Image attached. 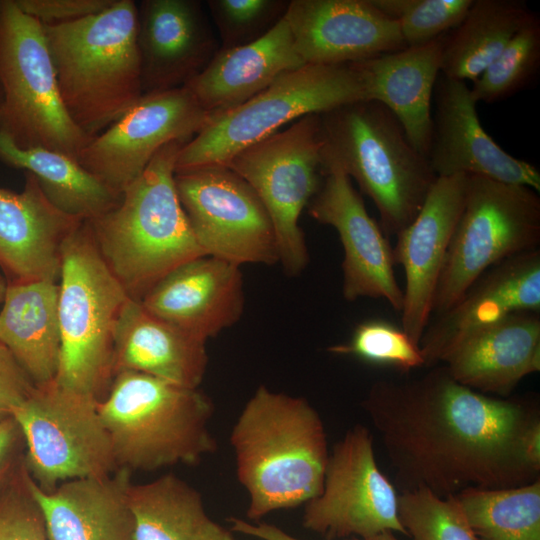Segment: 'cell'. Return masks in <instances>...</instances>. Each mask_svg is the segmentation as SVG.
<instances>
[{
    "label": "cell",
    "mask_w": 540,
    "mask_h": 540,
    "mask_svg": "<svg viewBox=\"0 0 540 540\" xmlns=\"http://www.w3.org/2000/svg\"><path fill=\"white\" fill-rule=\"evenodd\" d=\"M363 408L401 492L425 489L449 497L468 488L521 486L539 477L521 449L538 408L472 390L445 366L411 381H376Z\"/></svg>",
    "instance_id": "1"
},
{
    "label": "cell",
    "mask_w": 540,
    "mask_h": 540,
    "mask_svg": "<svg viewBox=\"0 0 540 540\" xmlns=\"http://www.w3.org/2000/svg\"><path fill=\"white\" fill-rule=\"evenodd\" d=\"M236 475L249 503L247 520L305 505L322 490L329 457L316 409L302 397L261 385L230 434Z\"/></svg>",
    "instance_id": "2"
},
{
    "label": "cell",
    "mask_w": 540,
    "mask_h": 540,
    "mask_svg": "<svg viewBox=\"0 0 540 540\" xmlns=\"http://www.w3.org/2000/svg\"><path fill=\"white\" fill-rule=\"evenodd\" d=\"M186 143L162 147L118 204L88 221L101 256L131 299L140 301L176 267L206 256L175 186L176 161Z\"/></svg>",
    "instance_id": "3"
},
{
    "label": "cell",
    "mask_w": 540,
    "mask_h": 540,
    "mask_svg": "<svg viewBox=\"0 0 540 540\" xmlns=\"http://www.w3.org/2000/svg\"><path fill=\"white\" fill-rule=\"evenodd\" d=\"M42 26L63 105L94 138L143 95L137 3L114 0L98 14Z\"/></svg>",
    "instance_id": "4"
},
{
    "label": "cell",
    "mask_w": 540,
    "mask_h": 540,
    "mask_svg": "<svg viewBox=\"0 0 540 540\" xmlns=\"http://www.w3.org/2000/svg\"><path fill=\"white\" fill-rule=\"evenodd\" d=\"M322 169L336 166L373 201L386 236L417 216L437 179L429 160L381 103L359 101L320 114Z\"/></svg>",
    "instance_id": "5"
},
{
    "label": "cell",
    "mask_w": 540,
    "mask_h": 540,
    "mask_svg": "<svg viewBox=\"0 0 540 540\" xmlns=\"http://www.w3.org/2000/svg\"><path fill=\"white\" fill-rule=\"evenodd\" d=\"M213 410L211 399L198 388L134 371L115 374L98 402L117 469L128 471L194 465L213 453Z\"/></svg>",
    "instance_id": "6"
},
{
    "label": "cell",
    "mask_w": 540,
    "mask_h": 540,
    "mask_svg": "<svg viewBox=\"0 0 540 540\" xmlns=\"http://www.w3.org/2000/svg\"><path fill=\"white\" fill-rule=\"evenodd\" d=\"M60 261L61 350L54 381L100 401L114 377V329L129 296L101 256L88 221L65 239Z\"/></svg>",
    "instance_id": "7"
},
{
    "label": "cell",
    "mask_w": 540,
    "mask_h": 540,
    "mask_svg": "<svg viewBox=\"0 0 540 540\" xmlns=\"http://www.w3.org/2000/svg\"><path fill=\"white\" fill-rule=\"evenodd\" d=\"M359 101H366V91L353 64H306L282 74L246 102L211 115L181 148L175 172L225 165L239 151L294 120Z\"/></svg>",
    "instance_id": "8"
},
{
    "label": "cell",
    "mask_w": 540,
    "mask_h": 540,
    "mask_svg": "<svg viewBox=\"0 0 540 540\" xmlns=\"http://www.w3.org/2000/svg\"><path fill=\"white\" fill-rule=\"evenodd\" d=\"M0 86V130L20 148H46L78 160L93 138L63 105L42 24L15 0H0Z\"/></svg>",
    "instance_id": "9"
},
{
    "label": "cell",
    "mask_w": 540,
    "mask_h": 540,
    "mask_svg": "<svg viewBox=\"0 0 540 540\" xmlns=\"http://www.w3.org/2000/svg\"><path fill=\"white\" fill-rule=\"evenodd\" d=\"M539 243L537 191L467 175L464 207L446 253L432 315L450 309L489 268L537 249Z\"/></svg>",
    "instance_id": "10"
},
{
    "label": "cell",
    "mask_w": 540,
    "mask_h": 540,
    "mask_svg": "<svg viewBox=\"0 0 540 540\" xmlns=\"http://www.w3.org/2000/svg\"><path fill=\"white\" fill-rule=\"evenodd\" d=\"M321 149L320 114H309L244 148L225 164L263 203L274 227L279 262L292 276L309 261L299 218L322 182Z\"/></svg>",
    "instance_id": "11"
},
{
    "label": "cell",
    "mask_w": 540,
    "mask_h": 540,
    "mask_svg": "<svg viewBox=\"0 0 540 540\" xmlns=\"http://www.w3.org/2000/svg\"><path fill=\"white\" fill-rule=\"evenodd\" d=\"M95 397L52 381L35 386L13 412L24 440V464L44 491L117 470Z\"/></svg>",
    "instance_id": "12"
},
{
    "label": "cell",
    "mask_w": 540,
    "mask_h": 540,
    "mask_svg": "<svg viewBox=\"0 0 540 540\" xmlns=\"http://www.w3.org/2000/svg\"><path fill=\"white\" fill-rule=\"evenodd\" d=\"M178 198L206 256L235 265L279 262L271 218L251 186L225 165L175 172Z\"/></svg>",
    "instance_id": "13"
},
{
    "label": "cell",
    "mask_w": 540,
    "mask_h": 540,
    "mask_svg": "<svg viewBox=\"0 0 540 540\" xmlns=\"http://www.w3.org/2000/svg\"><path fill=\"white\" fill-rule=\"evenodd\" d=\"M302 524L326 540L386 531L407 535L398 517V494L378 467L365 426L348 430L329 452L322 490L304 505Z\"/></svg>",
    "instance_id": "14"
},
{
    "label": "cell",
    "mask_w": 540,
    "mask_h": 540,
    "mask_svg": "<svg viewBox=\"0 0 540 540\" xmlns=\"http://www.w3.org/2000/svg\"><path fill=\"white\" fill-rule=\"evenodd\" d=\"M210 117L185 86L145 93L88 143L78 162L121 194L162 147L173 141L188 142Z\"/></svg>",
    "instance_id": "15"
},
{
    "label": "cell",
    "mask_w": 540,
    "mask_h": 540,
    "mask_svg": "<svg viewBox=\"0 0 540 540\" xmlns=\"http://www.w3.org/2000/svg\"><path fill=\"white\" fill-rule=\"evenodd\" d=\"M322 173L324 180L306 209L314 220L333 227L339 235L344 250L343 297L350 302L363 297L382 298L401 312L403 290L396 280L387 236L341 169L328 166Z\"/></svg>",
    "instance_id": "16"
},
{
    "label": "cell",
    "mask_w": 540,
    "mask_h": 540,
    "mask_svg": "<svg viewBox=\"0 0 540 540\" xmlns=\"http://www.w3.org/2000/svg\"><path fill=\"white\" fill-rule=\"evenodd\" d=\"M466 178L437 177L419 213L396 235L392 247L394 264L405 274L401 328L417 345L432 317L439 277L464 207Z\"/></svg>",
    "instance_id": "17"
},
{
    "label": "cell",
    "mask_w": 540,
    "mask_h": 540,
    "mask_svg": "<svg viewBox=\"0 0 540 540\" xmlns=\"http://www.w3.org/2000/svg\"><path fill=\"white\" fill-rule=\"evenodd\" d=\"M304 64L343 65L406 47L372 0H292L284 14Z\"/></svg>",
    "instance_id": "18"
},
{
    "label": "cell",
    "mask_w": 540,
    "mask_h": 540,
    "mask_svg": "<svg viewBox=\"0 0 540 540\" xmlns=\"http://www.w3.org/2000/svg\"><path fill=\"white\" fill-rule=\"evenodd\" d=\"M522 311L540 312L539 248L489 268L428 324L419 343L424 366L443 363L470 336Z\"/></svg>",
    "instance_id": "19"
},
{
    "label": "cell",
    "mask_w": 540,
    "mask_h": 540,
    "mask_svg": "<svg viewBox=\"0 0 540 540\" xmlns=\"http://www.w3.org/2000/svg\"><path fill=\"white\" fill-rule=\"evenodd\" d=\"M428 153L437 177L479 175L540 191V172L506 152L483 128L466 82L442 77L437 84Z\"/></svg>",
    "instance_id": "20"
},
{
    "label": "cell",
    "mask_w": 540,
    "mask_h": 540,
    "mask_svg": "<svg viewBox=\"0 0 540 540\" xmlns=\"http://www.w3.org/2000/svg\"><path fill=\"white\" fill-rule=\"evenodd\" d=\"M137 45L143 94L185 86L218 51L201 4L195 0L140 1Z\"/></svg>",
    "instance_id": "21"
},
{
    "label": "cell",
    "mask_w": 540,
    "mask_h": 540,
    "mask_svg": "<svg viewBox=\"0 0 540 540\" xmlns=\"http://www.w3.org/2000/svg\"><path fill=\"white\" fill-rule=\"evenodd\" d=\"M140 303L152 315L206 342L242 315L240 266L212 256L192 259L164 276Z\"/></svg>",
    "instance_id": "22"
},
{
    "label": "cell",
    "mask_w": 540,
    "mask_h": 540,
    "mask_svg": "<svg viewBox=\"0 0 540 540\" xmlns=\"http://www.w3.org/2000/svg\"><path fill=\"white\" fill-rule=\"evenodd\" d=\"M82 222L53 206L31 173L20 193L0 187V268L7 282L57 281L62 245Z\"/></svg>",
    "instance_id": "23"
},
{
    "label": "cell",
    "mask_w": 540,
    "mask_h": 540,
    "mask_svg": "<svg viewBox=\"0 0 540 540\" xmlns=\"http://www.w3.org/2000/svg\"><path fill=\"white\" fill-rule=\"evenodd\" d=\"M444 42L441 36L423 45L351 63L363 80L366 101L384 105L400 122L413 147L426 157L433 133L432 96L441 72Z\"/></svg>",
    "instance_id": "24"
},
{
    "label": "cell",
    "mask_w": 540,
    "mask_h": 540,
    "mask_svg": "<svg viewBox=\"0 0 540 540\" xmlns=\"http://www.w3.org/2000/svg\"><path fill=\"white\" fill-rule=\"evenodd\" d=\"M458 383L500 398L540 371V312L508 315L463 341L443 362Z\"/></svg>",
    "instance_id": "25"
},
{
    "label": "cell",
    "mask_w": 540,
    "mask_h": 540,
    "mask_svg": "<svg viewBox=\"0 0 540 540\" xmlns=\"http://www.w3.org/2000/svg\"><path fill=\"white\" fill-rule=\"evenodd\" d=\"M130 471L65 481L42 490L28 473V485L46 524L49 540H134L127 499Z\"/></svg>",
    "instance_id": "26"
},
{
    "label": "cell",
    "mask_w": 540,
    "mask_h": 540,
    "mask_svg": "<svg viewBox=\"0 0 540 540\" xmlns=\"http://www.w3.org/2000/svg\"><path fill=\"white\" fill-rule=\"evenodd\" d=\"M304 65L283 16L256 40L218 50L185 87L205 111L214 115L246 102L282 74Z\"/></svg>",
    "instance_id": "27"
},
{
    "label": "cell",
    "mask_w": 540,
    "mask_h": 540,
    "mask_svg": "<svg viewBox=\"0 0 540 540\" xmlns=\"http://www.w3.org/2000/svg\"><path fill=\"white\" fill-rule=\"evenodd\" d=\"M206 342L128 298L114 329L113 373L134 371L197 389L207 370Z\"/></svg>",
    "instance_id": "28"
},
{
    "label": "cell",
    "mask_w": 540,
    "mask_h": 540,
    "mask_svg": "<svg viewBox=\"0 0 540 540\" xmlns=\"http://www.w3.org/2000/svg\"><path fill=\"white\" fill-rule=\"evenodd\" d=\"M59 285L40 279L7 282L0 310V343L35 386L55 380L60 358Z\"/></svg>",
    "instance_id": "29"
},
{
    "label": "cell",
    "mask_w": 540,
    "mask_h": 540,
    "mask_svg": "<svg viewBox=\"0 0 540 540\" xmlns=\"http://www.w3.org/2000/svg\"><path fill=\"white\" fill-rule=\"evenodd\" d=\"M134 540H236L206 512L201 494L175 474L127 488Z\"/></svg>",
    "instance_id": "30"
},
{
    "label": "cell",
    "mask_w": 540,
    "mask_h": 540,
    "mask_svg": "<svg viewBox=\"0 0 540 540\" xmlns=\"http://www.w3.org/2000/svg\"><path fill=\"white\" fill-rule=\"evenodd\" d=\"M0 160L33 174L53 206L82 221L104 214L121 198V194L88 172L77 159L41 147L20 148L2 130Z\"/></svg>",
    "instance_id": "31"
},
{
    "label": "cell",
    "mask_w": 540,
    "mask_h": 540,
    "mask_svg": "<svg viewBox=\"0 0 540 540\" xmlns=\"http://www.w3.org/2000/svg\"><path fill=\"white\" fill-rule=\"evenodd\" d=\"M535 16L523 1L473 0L461 23L445 37L441 73L474 82Z\"/></svg>",
    "instance_id": "32"
},
{
    "label": "cell",
    "mask_w": 540,
    "mask_h": 540,
    "mask_svg": "<svg viewBox=\"0 0 540 540\" xmlns=\"http://www.w3.org/2000/svg\"><path fill=\"white\" fill-rule=\"evenodd\" d=\"M477 540H540V479L502 489L455 494Z\"/></svg>",
    "instance_id": "33"
},
{
    "label": "cell",
    "mask_w": 540,
    "mask_h": 540,
    "mask_svg": "<svg viewBox=\"0 0 540 540\" xmlns=\"http://www.w3.org/2000/svg\"><path fill=\"white\" fill-rule=\"evenodd\" d=\"M540 67V21L524 25L499 56L474 81L470 94L477 103L503 101L527 87Z\"/></svg>",
    "instance_id": "34"
},
{
    "label": "cell",
    "mask_w": 540,
    "mask_h": 540,
    "mask_svg": "<svg viewBox=\"0 0 540 540\" xmlns=\"http://www.w3.org/2000/svg\"><path fill=\"white\" fill-rule=\"evenodd\" d=\"M398 517L413 540H477L453 496L417 489L398 495Z\"/></svg>",
    "instance_id": "35"
},
{
    "label": "cell",
    "mask_w": 540,
    "mask_h": 540,
    "mask_svg": "<svg viewBox=\"0 0 540 540\" xmlns=\"http://www.w3.org/2000/svg\"><path fill=\"white\" fill-rule=\"evenodd\" d=\"M327 350L335 355L353 356L367 363L388 365L405 372L424 366L419 345L402 328L378 319L358 324L347 342Z\"/></svg>",
    "instance_id": "36"
},
{
    "label": "cell",
    "mask_w": 540,
    "mask_h": 540,
    "mask_svg": "<svg viewBox=\"0 0 540 540\" xmlns=\"http://www.w3.org/2000/svg\"><path fill=\"white\" fill-rule=\"evenodd\" d=\"M397 21L406 47L423 45L456 28L473 0H372Z\"/></svg>",
    "instance_id": "37"
},
{
    "label": "cell",
    "mask_w": 540,
    "mask_h": 540,
    "mask_svg": "<svg viewBox=\"0 0 540 540\" xmlns=\"http://www.w3.org/2000/svg\"><path fill=\"white\" fill-rule=\"evenodd\" d=\"M207 5L222 40L220 49H227L264 35L284 16L288 1L209 0Z\"/></svg>",
    "instance_id": "38"
},
{
    "label": "cell",
    "mask_w": 540,
    "mask_h": 540,
    "mask_svg": "<svg viewBox=\"0 0 540 540\" xmlns=\"http://www.w3.org/2000/svg\"><path fill=\"white\" fill-rule=\"evenodd\" d=\"M0 540H49L42 511L28 485L24 461L0 494Z\"/></svg>",
    "instance_id": "39"
},
{
    "label": "cell",
    "mask_w": 540,
    "mask_h": 540,
    "mask_svg": "<svg viewBox=\"0 0 540 540\" xmlns=\"http://www.w3.org/2000/svg\"><path fill=\"white\" fill-rule=\"evenodd\" d=\"M18 7L42 25L68 23L107 9L114 0H15Z\"/></svg>",
    "instance_id": "40"
},
{
    "label": "cell",
    "mask_w": 540,
    "mask_h": 540,
    "mask_svg": "<svg viewBox=\"0 0 540 540\" xmlns=\"http://www.w3.org/2000/svg\"><path fill=\"white\" fill-rule=\"evenodd\" d=\"M35 385L11 352L0 343V421L13 412L32 393Z\"/></svg>",
    "instance_id": "41"
},
{
    "label": "cell",
    "mask_w": 540,
    "mask_h": 540,
    "mask_svg": "<svg viewBox=\"0 0 540 540\" xmlns=\"http://www.w3.org/2000/svg\"><path fill=\"white\" fill-rule=\"evenodd\" d=\"M24 440L13 417L0 421V494L9 486L24 461Z\"/></svg>",
    "instance_id": "42"
},
{
    "label": "cell",
    "mask_w": 540,
    "mask_h": 540,
    "mask_svg": "<svg viewBox=\"0 0 540 540\" xmlns=\"http://www.w3.org/2000/svg\"><path fill=\"white\" fill-rule=\"evenodd\" d=\"M230 523V529L233 533H239L245 536H250L259 540H303L297 538L281 528L265 523V522H252L242 518L230 517L228 519ZM344 540V539H338ZM346 540H400L394 532L386 531L366 538H352Z\"/></svg>",
    "instance_id": "43"
},
{
    "label": "cell",
    "mask_w": 540,
    "mask_h": 540,
    "mask_svg": "<svg viewBox=\"0 0 540 540\" xmlns=\"http://www.w3.org/2000/svg\"><path fill=\"white\" fill-rule=\"evenodd\" d=\"M523 458L528 467L540 472V416L536 417L526 428L521 440Z\"/></svg>",
    "instance_id": "44"
},
{
    "label": "cell",
    "mask_w": 540,
    "mask_h": 540,
    "mask_svg": "<svg viewBox=\"0 0 540 540\" xmlns=\"http://www.w3.org/2000/svg\"><path fill=\"white\" fill-rule=\"evenodd\" d=\"M6 287H7V280L6 278L0 275V303L3 301Z\"/></svg>",
    "instance_id": "45"
},
{
    "label": "cell",
    "mask_w": 540,
    "mask_h": 540,
    "mask_svg": "<svg viewBox=\"0 0 540 540\" xmlns=\"http://www.w3.org/2000/svg\"><path fill=\"white\" fill-rule=\"evenodd\" d=\"M2 106H3V92H2V89H1V86H0V115H1V111H2Z\"/></svg>",
    "instance_id": "46"
}]
</instances>
